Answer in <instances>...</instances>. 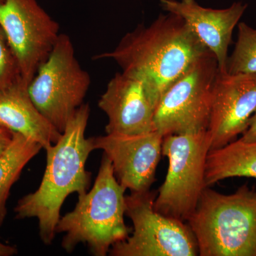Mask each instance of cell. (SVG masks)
Listing matches in <instances>:
<instances>
[{"label":"cell","instance_id":"15","mask_svg":"<svg viewBox=\"0 0 256 256\" xmlns=\"http://www.w3.org/2000/svg\"><path fill=\"white\" fill-rule=\"evenodd\" d=\"M242 176L256 178V141L235 140L210 151L205 171L206 186L226 178Z\"/></svg>","mask_w":256,"mask_h":256},{"label":"cell","instance_id":"8","mask_svg":"<svg viewBox=\"0 0 256 256\" xmlns=\"http://www.w3.org/2000/svg\"><path fill=\"white\" fill-rule=\"evenodd\" d=\"M158 193L132 192L126 196V215L134 230L126 240L114 244L112 256H196L198 246L190 226L154 208Z\"/></svg>","mask_w":256,"mask_h":256},{"label":"cell","instance_id":"1","mask_svg":"<svg viewBox=\"0 0 256 256\" xmlns=\"http://www.w3.org/2000/svg\"><path fill=\"white\" fill-rule=\"evenodd\" d=\"M90 114L87 104L76 111L58 142L46 150V170L40 186L18 200L14 208L18 220H38L40 238L47 245L56 234L66 198L72 193L82 194L90 186L92 173L86 170V164L95 150L92 138L85 137Z\"/></svg>","mask_w":256,"mask_h":256},{"label":"cell","instance_id":"3","mask_svg":"<svg viewBox=\"0 0 256 256\" xmlns=\"http://www.w3.org/2000/svg\"><path fill=\"white\" fill-rule=\"evenodd\" d=\"M126 191L104 154L92 190L78 195L74 210L60 216L56 227V233H65L64 250L70 252L84 244L94 256H105L112 246L126 240L130 233L124 220Z\"/></svg>","mask_w":256,"mask_h":256},{"label":"cell","instance_id":"10","mask_svg":"<svg viewBox=\"0 0 256 256\" xmlns=\"http://www.w3.org/2000/svg\"><path fill=\"white\" fill-rule=\"evenodd\" d=\"M158 104L156 92L144 76L136 72L116 74L98 101V107L108 117L106 134L152 132Z\"/></svg>","mask_w":256,"mask_h":256},{"label":"cell","instance_id":"14","mask_svg":"<svg viewBox=\"0 0 256 256\" xmlns=\"http://www.w3.org/2000/svg\"><path fill=\"white\" fill-rule=\"evenodd\" d=\"M0 124L38 143L45 150L58 142L62 134L34 104L21 79L0 92Z\"/></svg>","mask_w":256,"mask_h":256},{"label":"cell","instance_id":"19","mask_svg":"<svg viewBox=\"0 0 256 256\" xmlns=\"http://www.w3.org/2000/svg\"><path fill=\"white\" fill-rule=\"evenodd\" d=\"M240 139L245 142L256 141V111L250 119L248 128H247L245 132L242 133Z\"/></svg>","mask_w":256,"mask_h":256},{"label":"cell","instance_id":"11","mask_svg":"<svg viewBox=\"0 0 256 256\" xmlns=\"http://www.w3.org/2000/svg\"><path fill=\"white\" fill-rule=\"evenodd\" d=\"M112 163L118 181L132 192L149 191L156 182L164 137L158 131L138 134H106L92 138Z\"/></svg>","mask_w":256,"mask_h":256},{"label":"cell","instance_id":"17","mask_svg":"<svg viewBox=\"0 0 256 256\" xmlns=\"http://www.w3.org/2000/svg\"><path fill=\"white\" fill-rule=\"evenodd\" d=\"M238 36L228 56L226 70L230 74H256V28L238 24Z\"/></svg>","mask_w":256,"mask_h":256},{"label":"cell","instance_id":"2","mask_svg":"<svg viewBox=\"0 0 256 256\" xmlns=\"http://www.w3.org/2000/svg\"><path fill=\"white\" fill-rule=\"evenodd\" d=\"M208 52L182 18L168 13L148 26L138 24L114 50L96 56L95 60H112L122 72L144 76L159 102L166 89Z\"/></svg>","mask_w":256,"mask_h":256},{"label":"cell","instance_id":"18","mask_svg":"<svg viewBox=\"0 0 256 256\" xmlns=\"http://www.w3.org/2000/svg\"><path fill=\"white\" fill-rule=\"evenodd\" d=\"M18 66L0 28V92L20 80Z\"/></svg>","mask_w":256,"mask_h":256},{"label":"cell","instance_id":"12","mask_svg":"<svg viewBox=\"0 0 256 256\" xmlns=\"http://www.w3.org/2000/svg\"><path fill=\"white\" fill-rule=\"evenodd\" d=\"M256 111V74L218 70L207 132L210 150L235 140L246 130Z\"/></svg>","mask_w":256,"mask_h":256},{"label":"cell","instance_id":"6","mask_svg":"<svg viewBox=\"0 0 256 256\" xmlns=\"http://www.w3.org/2000/svg\"><path fill=\"white\" fill-rule=\"evenodd\" d=\"M90 84V74L79 64L73 42L68 35L60 34L28 92L38 110L62 133L84 104Z\"/></svg>","mask_w":256,"mask_h":256},{"label":"cell","instance_id":"5","mask_svg":"<svg viewBox=\"0 0 256 256\" xmlns=\"http://www.w3.org/2000/svg\"><path fill=\"white\" fill-rule=\"evenodd\" d=\"M210 150L207 130L164 137L162 156L168 158L169 166L154 200L156 212L183 222L188 220L207 188L205 171Z\"/></svg>","mask_w":256,"mask_h":256},{"label":"cell","instance_id":"20","mask_svg":"<svg viewBox=\"0 0 256 256\" xmlns=\"http://www.w3.org/2000/svg\"><path fill=\"white\" fill-rule=\"evenodd\" d=\"M16 254H18V249L16 247L0 242V256H12Z\"/></svg>","mask_w":256,"mask_h":256},{"label":"cell","instance_id":"22","mask_svg":"<svg viewBox=\"0 0 256 256\" xmlns=\"http://www.w3.org/2000/svg\"><path fill=\"white\" fill-rule=\"evenodd\" d=\"M12 132H12V131L6 129V128L3 127L0 124V138L11 136L12 134Z\"/></svg>","mask_w":256,"mask_h":256},{"label":"cell","instance_id":"7","mask_svg":"<svg viewBox=\"0 0 256 256\" xmlns=\"http://www.w3.org/2000/svg\"><path fill=\"white\" fill-rule=\"evenodd\" d=\"M218 67L210 52L195 60L163 92L154 114L163 137L207 130Z\"/></svg>","mask_w":256,"mask_h":256},{"label":"cell","instance_id":"9","mask_svg":"<svg viewBox=\"0 0 256 256\" xmlns=\"http://www.w3.org/2000/svg\"><path fill=\"white\" fill-rule=\"evenodd\" d=\"M0 28L28 86L58 41L60 24L36 0H0Z\"/></svg>","mask_w":256,"mask_h":256},{"label":"cell","instance_id":"4","mask_svg":"<svg viewBox=\"0 0 256 256\" xmlns=\"http://www.w3.org/2000/svg\"><path fill=\"white\" fill-rule=\"evenodd\" d=\"M200 256H256V190L232 194L204 188L188 217Z\"/></svg>","mask_w":256,"mask_h":256},{"label":"cell","instance_id":"13","mask_svg":"<svg viewBox=\"0 0 256 256\" xmlns=\"http://www.w3.org/2000/svg\"><path fill=\"white\" fill-rule=\"evenodd\" d=\"M160 4L168 13L182 18L195 36L215 56L218 70L227 72L233 32L247 4L238 2L226 9L214 10L204 8L195 0H161Z\"/></svg>","mask_w":256,"mask_h":256},{"label":"cell","instance_id":"16","mask_svg":"<svg viewBox=\"0 0 256 256\" xmlns=\"http://www.w3.org/2000/svg\"><path fill=\"white\" fill-rule=\"evenodd\" d=\"M42 149L38 143L13 132L11 142L0 156V226L6 218V201L12 186L28 162Z\"/></svg>","mask_w":256,"mask_h":256},{"label":"cell","instance_id":"21","mask_svg":"<svg viewBox=\"0 0 256 256\" xmlns=\"http://www.w3.org/2000/svg\"><path fill=\"white\" fill-rule=\"evenodd\" d=\"M12 138V134L11 136H8V137L0 138V156L4 153L5 150L9 146Z\"/></svg>","mask_w":256,"mask_h":256}]
</instances>
